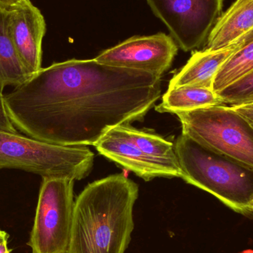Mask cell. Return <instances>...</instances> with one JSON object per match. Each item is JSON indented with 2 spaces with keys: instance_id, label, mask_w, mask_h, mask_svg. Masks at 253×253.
Returning a JSON list of instances; mask_svg holds the SVG:
<instances>
[{
  "instance_id": "cell-15",
  "label": "cell",
  "mask_w": 253,
  "mask_h": 253,
  "mask_svg": "<svg viewBox=\"0 0 253 253\" xmlns=\"http://www.w3.org/2000/svg\"><path fill=\"white\" fill-rule=\"evenodd\" d=\"M120 127L143 153L167 167L176 175V177L180 178L181 169L172 142L156 134L138 130L130 124L123 125Z\"/></svg>"
},
{
  "instance_id": "cell-12",
  "label": "cell",
  "mask_w": 253,
  "mask_h": 253,
  "mask_svg": "<svg viewBox=\"0 0 253 253\" xmlns=\"http://www.w3.org/2000/svg\"><path fill=\"white\" fill-rule=\"evenodd\" d=\"M253 31V0H236L218 18L205 49L218 50L238 44Z\"/></svg>"
},
{
  "instance_id": "cell-7",
  "label": "cell",
  "mask_w": 253,
  "mask_h": 253,
  "mask_svg": "<svg viewBox=\"0 0 253 253\" xmlns=\"http://www.w3.org/2000/svg\"><path fill=\"white\" fill-rule=\"evenodd\" d=\"M156 17L185 52L206 43L222 11L223 0H147Z\"/></svg>"
},
{
  "instance_id": "cell-1",
  "label": "cell",
  "mask_w": 253,
  "mask_h": 253,
  "mask_svg": "<svg viewBox=\"0 0 253 253\" xmlns=\"http://www.w3.org/2000/svg\"><path fill=\"white\" fill-rule=\"evenodd\" d=\"M162 76L95 59L42 68L4 95L23 135L60 146H94L113 128L141 120L161 96Z\"/></svg>"
},
{
  "instance_id": "cell-21",
  "label": "cell",
  "mask_w": 253,
  "mask_h": 253,
  "mask_svg": "<svg viewBox=\"0 0 253 253\" xmlns=\"http://www.w3.org/2000/svg\"><path fill=\"white\" fill-rule=\"evenodd\" d=\"M25 0H0V7L8 8L12 6L16 5Z\"/></svg>"
},
{
  "instance_id": "cell-22",
  "label": "cell",
  "mask_w": 253,
  "mask_h": 253,
  "mask_svg": "<svg viewBox=\"0 0 253 253\" xmlns=\"http://www.w3.org/2000/svg\"><path fill=\"white\" fill-rule=\"evenodd\" d=\"M251 210H252V211L253 212V202L252 205H251Z\"/></svg>"
},
{
  "instance_id": "cell-9",
  "label": "cell",
  "mask_w": 253,
  "mask_h": 253,
  "mask_svg": "<svg viewBox=\"0 0 253 253\" xmlns=\"http://www.w3.org/2000/svg\"><path fill=\"white\" fill-rule=\"evenodd\" d=\"M8 30L15 50L30 77L42 68L46 23L31 0L8 7Z\"/></svg>"
},
{
  "instance_id": "cell-10",
  "label": "cell",
  "mask_w": 253,
  "mask_h": 253,
  "mask_svg": "<svg viewBox=\"0 0 253 253\" xmlns=\"http://www.w3.org/2000/svg\"><path fill=\"white\" fill-rule=\"evenodd\" d=\"M99 153L145 181L176 175L167 167L143 153L120 126L113 128L95 144Z\"/></svg>"
},
{
  "instance_id": "cell-17",
  "label": "cell",
  "mask_w": 253,
  "mask_h": 253,
  "mask_svg": "<svg viewBox=\"0 0 253 253\" xmlns=\"http://www.w3.org/2000/svg\"><path fill=\"white\" fill-rule=\"evenodd\" d=\"M224 103L229 105L244 103L253 99V71L218 92Z\"/></svg>"
},
{
  "instance_id": "cell-3",
  "label": "cell",
  "mask_w": 253,
  "mask_h": 253,
  "mask_svg": "<svg viewBox=\"0 0 253 253\" xmlns=\"http://www.w3.org/2000/svg\"><path fill=\"white\" fill-rule=\"evenodd\" d=\"M181 176L202 189L235 212L250 217L253 212V169L214 153L181 133L175 144Z\"/></svg>"
},
{
  "instance_id": "cell-4",
  "label": "cell",
  "mask_w": 253,
  "mask_h": 253,
  "mask_svg": "<svg viewBox=\"0 0 253 253\" xmlns=\"http://www.w3.org/2000/svg\"><path fill=\"white\" fill-rule=\"evenodd\" d=\"M94 153L84 146L42 142L0 130V169H18L44 177L81 180L92 169Z\"/></svg>"
},
{
  "instance_id": "cell-18",
  "label": "cell",
  "mask_w": 253,
  "mask_h": 253,
  "mask_svg": "<svg viewBox=\"0 0 253 253\" xmlns=\"http://www.w3.org/2000/svg\"><path fill=\"white\" fill-rule=\"evenodd\" d=\"M2 87L0 85V130L7 131L10 132H18L17 129L13 126L4 105V94Z\"/></svg>"
},
{
  "instance_id": "cell-14",
  "label": "cell",
  "mask_w": 253,
  "mask_h": 253,
  "mask_svg": "<svg viewBox=\"0 0 253 253\" xmlns=\"http://www.w3.org/2000/svg\"><path fill=\"white\" fill-rule=\"evenodd\" d=\"M29 77L10 38L7 9L0 7V85L16 87Z\"/></svg>"
},
{
  "instance_id": "cell-16",
  "label": "cell",
  "mask_w": 253,
  "mask_h": 253,
  "mask_svg": "<svg viewBox=\"0 0 253 253\" xmlns=\"http://www.w3.org/2000/svg\"><path fill=\"white\" fill-rule=\"evenodd\" d=\"M253 71V31L241 41L239 48L218 71L212 90L218 93Z\"/></svg>"
},
{
  "instance_id": "cell-5",
  "label": "cell",
  "mask_w": 253,
  "mask_h": 253,
  "mask_svg": "<svg viewBox=\"0 0 253 253\" xmlns=\"http://www.w3.org/2000/svg\"><path fill=\"white\" fill-rule=\"evenodd\" d=\"M175 115L182 126V134L205 148L253 169V127L225 105Z\"/></svg>"
},
{
  "instance_id": "cell-23",
  "label": "cell",
  "mask_w": 253,
  "mask_h": 253,
  "mask_svg": "<svg viewBox=\"0 0 253 253\" xmlns=\"http://www.w3.org/2000/svg\"><path fill=\"white\" fill-rule=\"evenodd\" d=\"M253 102V99H252V100L249 101V102ZM244 103H245V102H244Z\"/></svg>"
},
{
  "instance_id": "cell-19",
  "label": "cell",
  "mask_w": 253,
  "mask_h": 253,
  "mask_svg": "<svg viewBox=\"0 0 253 253\" xmlns=\"http://www.w3.org/2000/svg\"><path fill=\"white\" fill-rule=\"evenodd\" d=\"M230 106L242 116L253 127V102L236 104Z\"/></svg>"
},
{
  "instance_id": "cell-8",
  "label": "cell",
  "mask_w": 253,
  "mask_h": 253,
  "mask_svg": "<svg viewBox=\"0 0 253 253\" xmlns=\"http://www.w3.org/2000/svg\"><path fill=\"white\" fill-rule=\"evenodd\" d=\"M178 48L173 39L165 33L135 36L104 50L95 59L109 66L162 76L171 66Z\"/></svg>"
},
{
  "instance_id": "cell-2",
  "label": "cell",
  "mask_w": 253,
  "mask_h": 253,
  "mask_svg": "<svg viewBox=\"0 0 253 253\" xmlns=\"http://www.w3.org/2000/svg\"><path fill=\"white\" fill-rule=\"evenodd\" d=\"M138 186L121 174L89 184L74 205L68 253H125Z\"/></svg>"
},
{
  "instance_id": "cell-20",
  "label": "cell",
  "mask_w": 253,
  "mask_h": 253,
  "mask_svg": "<svg viewBox=\"0 0 253 253\" xmlns=\"http://www.w3.org/2000/svg\"><path fill=\"white\" fill-rule=\"evenodd\" d=\"M8 239L9 235L0 229V253H11L7 245Z\"/></svg>"
},
{
  "instance_id": "cell-13",
  "label": "cell",
  "mask_w": 253,
  "mask_h": 253,
  "mask_svg": "<svg viewBox=\"0 0 253 253\" xmlns=\"http://www.w3.org/2000/svg\"><path fill=\"white\" fill-rule=\"evenodd\" d=\"M224 100L212 89L182 86L167 90L162 96V103L156 108L160 113L194 111L208 107L224 105Z\"/></svg>"
},
{
  "instance_id": "cell-6",
  "label": "cell",
  "mask_w": 253,
  "mask_h": 253,
  "mask_svg": "<svg viewBox=\"0 0 253 253\" xmlns=\"http://www.w3.org/2000/svg\"><path fill=\"white\" fill-rule=\"evenodd\" d=\"M74 180L42 178L28 245L31 253H68L74 218Z\"/></svg>"
},
{
  "instance_id": "cell-11",
  "label": "cell",
  "mask_w": 253,
  "mask_h": 253,
  "mask_svg": "<svg viewBox=\"0 0 253 253\" xmlns=\"http://www.w3.org/2000/svg\"><path fill=\"white\" fill-rule=\"evenodd\" d=\"M240 43L218 50L204 48L194 52L181 71L171 79L168 90L182 86L212 89L215 76Z\"/></svg>"
}]
</instances>
